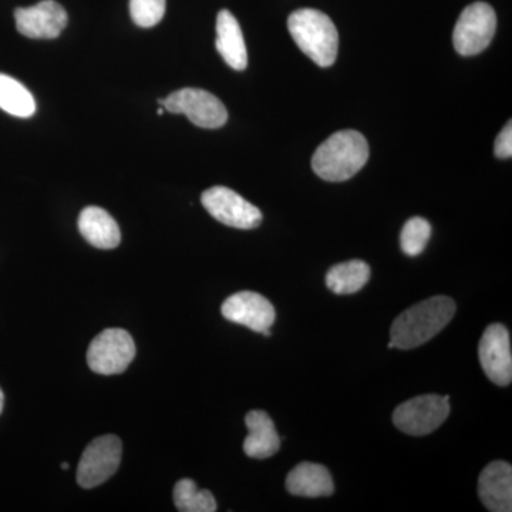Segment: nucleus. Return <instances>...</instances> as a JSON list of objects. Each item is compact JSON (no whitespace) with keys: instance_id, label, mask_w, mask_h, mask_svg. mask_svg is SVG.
Segmentation results:
<instances>
[{"instance_id":"nucleus-1","label":"nucleus","mask_w":512,"mask_h":512,"mask_svg":"<svg viewBox=\"0 0 512 512\" xmlns=\"http://www.w3.org/2000/svg\"><path fill=\"white\" fill-rule=\"evenodd\" d=\"M456 313V303L447 296H434L400 313L390 329L389 348H419L439 335Z\"/></svg>"},{"instance_id":"nucleus-2","label":"nucleus","mask_w":512,"mask_h":512,"mask_svg":"<svg viewBox=\"0 0 512 512\" xmlns=\"http://www.w3.org/2000/svg\"><path fill=\"white\" fill-rule=\"evenodd\" d=\"M369 160V144L359 131L342 130L320 144L312 168L322 180L342 183L359 173Z\"/></svg>"},{"instance_id":"nucleus-3","label":"nucleus","mask_w":512,"mask_h":512,"mask_svg":"<svg viewBox=\"0 0 512 512\" xmlns=\"http://www.w3.org/2000/svg\"><path fill=\"white\" fill-rule=\"evenodd\" d=\"M288 30L299 49L313 63L330 67L338 57L339 35L328 15L316 9H299L288 19Z\"/></svg>"},{"instance_id":"nucleus-4","label":"nucleus","mask_w":512,"mask_h":512,"mask_svg":"<svg viewBox=\"0 0 512 512\" xmlns=\"http://www.w3.org/2000/svg\"><path fill=\"white\" fill-rule=\"evenodd\" d=\"M136 357V343L124 329L103 330L90 343L87 363L94 373L120 375Z\"/></svg>"},{"instance_id":"nucleus-5","label":"nucleus","mask_w":512,"mask_h":512,"mask_svg":"<svg viewBox=\"0 0 512 512\" xmlns=\"http://www.w3.org/2000/svg\"><path fill=\"white\" fill-rule=\"evenodd\" d=\"M450 414V397L426 394L404 402L394 410L393 423L410 436H427L439 429Z\"/></svg>"},{"instance_id":"nucleus-6","label":"nucleus","mask_w":512,"mask_h":512,"mask_svg":"<svg viewBox=\"0 0 512 512\" xmlns=\"http://www.w3.org/2000/svg\"><path fill=\"white\" fill-rule=\"evenodd\" d=\"M497 16L488 3L476 2L461 13L454 28V47L461 56H476L490 46Z\"/></svg>"},{"instance_id":"nucleus-7","label":"nucleus","mask_w":512,"mask_h":512,"mask_svg":"<svg viewBox=\"0 0 512 512\" xmlns=\"http://www.w3.org/2000/svg\"><path fill=\"white\" fill-rule=\"evenodd\" d=\"M123 447L119 437L109 434L94 439L84 450L77 467V483L94 488L106 483L119 470Z\"/></svg>"},{"instance_id":"nucleus-8","label":"nucleus","mask_w":512,"mask_h":512,"mask_svg":"<svg viewBox=\"0 0 512 512\" xmlns=\"http://www.w3.org/2000/svg\"><path fill=\"white\" fill-rule=\"evenodd\" d=\"M163 107L174 114H185L201 128H220L227 123L228 111L220 99L201 89L178 90L165 97Z\"/></svg>"},{"instance_id":"nucleus-9","label":"nucleus","mask_w":512,"mask_h":512,"mask_svg":"<svg viewBox=\"0 0 512 512\" xmlns=\"http://www.w3.org/2000/svg\"><path fill=\"white\" fill-rule=\"evenodd\" d=\"M202 205L211 217L237 229H254L262 222V212L231 188L212 187L202 194Z\"/></svg>"},{"instance_id":"nucleus-10","label":"nucleus","mask_w":512,"mask_h":512,"mask_svg":"<svg viewBox=\"0 0 512 512\" xmlns=\"http://www.w3.org/2000/svg\"><path fill=\"white\" fill-rule=\"evenodd\" d=\"M221 312L229 322L247 326L264 336H271L269 329L275 323V308L265 296L259 293L249 291L235 293L222 303Z\"/></svg>"},{"instance_id":"nucleus-11","label":"nucleus","mask_w":512,"mask_h":512,"mask_svg":"<svg viewBox=\"0 0 512 512\" xmlns=\"http://www.w3.org/2000/svg\"><path fill=\"white\" fill-rule=\"evenodd\" d=\"M481 367L491 382L508 386L512 380L510 333L501 323L488 326L478 348Z\"/></svg>"},{"instance_id":"nucleus-12","label":"nucleus","mask_w":512,"mask_h":512,"mask_svg":"<svg viewBox=\"0 0 512 512\" xmlns=\"http://www.w3.org/2000/svg\"><path fill=\"white\" fill-rule=\"evenodd\" d=\"M16 28L29 39H56L66 29L67 12L55 0H42L30 8L15 10Z\"/></svg>"},{"instance_id":"nucleus-13","label":"nucleus","mask_w":512,"mask_h":512,"mask_svg":"<svg viewBox=\"0 0 512 512\" xmlns=\"http://www.w3.org/2000/svg\"><path fill=\"white\" fill-rule=\"evenodd\" d=\"M478 495L488 511H512V468L505 461H493L481 471Z\"/></svg>"},{"instance_id":"nucleus-14","label":"nucleus","mask_w":512,"mask_h":512,"mask_svg":"<svg viewBox=\"0 0 512 512\" xmlns=\"http://www.w3.org/2000/svg\"><path fill=\"white\" fill-rule=\"evenodd\" d=\"M215 46L229 67L237 72L247 69L248 53L244 35L238 20L229 10L224 9L218 13Z\"/></svg>"},{"instance_id":"nucleus-15","label":"nucleus","mask_w":512,"mask_h":512,"mask_svg":"<svg viewBox=\"0 0 512 512\" xmlns=\"http://www.w3.org/2000/svg\"><path fill=\"white\" fill-rule=\"evenodd\" d=\"M245 424L248 427V436L244 441V451L248 457L256 460H264L275 456L281 447L278 431L275 429L274 421L268 413L262 410L249 412L245 417Z\"/></svg>"},{"instance_id":"nucleus-16","label":"nucleus","mask_w":512,"mask_h":512,"mask_svg":"<svg viewBox=\"0 0 512 512\" xmlns=\"http://www.w3.org/2000/svg\"><path fill=\"white\" fill-rule=\"evenodd\" d=\"M286 490L298 497H329L335 491V484L325 466L301 463L286 477Z\"/></svg>"},{"instance_id":"nucleus-17","label":"nucleus","mask_w":512,"mask_h":512,"mask_svg":"<svg viewBox=\"0 0 512 512\" xmlns=\"http://www.w3.org/2000/svg\"><path fill=\"white\" fill-rule=\"evenodd\" d=\"M79 231L83 238L99 249L119 247L121 234L116 220L99 207H87L80 212Z\"/></svg>"},{"instance_id":"nucleus-18","label":"nucleus","mask_w":512,"mask_h":512,"mask_svg":"<svg viewBox=\"0 0 512 512\" xmlns=\"http://www.w3.org/2000/svg\"><path fill=\"white\" fill-rule=\"evenodd\" d=\"M369 279L370 266L355 259L332 266L326 275V285L336 295H350L365 288Z\"/></svg>"},{"instance_id":"nucleus-19","label":"nucleus","mask_w":512,"mask_h":512,"mask_svg":"<svg viewBox=\"0 0 512 512\" xmlns=\"http://www.w3.org/2000/svg\"><path fill=\"white\" fill-rule=\"evenodd\" d=\"M0 109L20 119H28L36 113V101L22 83L0 73Z\"/></svg>"},{"instance_id":"nucleus-20","label":"nucleus","mask_w":512,"mask_h":512,"mask_svg":"<svg viewBox=\"0 0 512 512\" xmlns=\"http://www.w3.org/2000/svg\"><path fill=\"white\" fill-rule=\"evenodd\" d=\"M174 504L181 512L217 511V501L211 491L200 490L190 478H184L175 484Z\"/></svg>"},{"instance_id":"nucleus-21","label":"nucleus","mask_w":512,"mask_h":512,"mask_svg":"<svg viewBox=\"0 0 512 512\" xmlns=\"http://www.w3.org/2000/svg\"><path fill=\"white\" fill-rule=\"evenodd\" d=\"M431 235L430 222L424 218L414 217L404 224L400 234V245L407 256H419L429 244Z\"/></svg>"},{"instance_id":"nucleus-22","label":"nucleus","mask_w":512,"mask_h":512,"mask_svg":"<svg viewBox=\"0 0 512 512\" xmlns=\"http://www.w3.org/2000/svg\"><path fill=\"white\" fill-rule=\"evenodd\" d=\"M130 15L140 28H154L165 15V0H130Z\"/></svg>"},{"instance_id":"nucleus-23","label":"nucleus","mask_w":512,"mask_h":512,"mask_svg":"<svg viewBox=\"0 0 512 512\" xmlns=\"http://www.w3.org/2000/svg\"><path fill=\"white\" fill-rule=\"evenodd\" d=\"M494 153L498 158H511L512 156V126L511 121L498 134L494 144Z\"/></svg>"},{"instance_id":"nucleus-24","label":"nucleus","mask_w":512,"mask_h":512,"mask_svg":"<svg viewBox=\"0 0 512 512\" xmlns=\"http://www.w3.org/2000/svg\"><path fill=\"white\" fill-rule=\"evenodd\" d=\"M3 403H5V394H3L2 389H0V413L3 412Z\"/></svg>"},{"instance_id":"nucleus-25","label":"nucleus","mask_w":512,"mask_h":512,"mask_svg":"<svg viewBox=\"0 0 512 512\" xmlns=\"http://www.w3.org/2000/svg\"><path fill=\"white\" fill-rule=\"evenodd\" d=\"M164 111H165L164 107H160V109L157 110L158 116H161V114H164Z\"/></svg>"},{"instance_id":"nucleus-26","label":"nucleus","mask_w":512,"mask_h":512,"mask_svg":"<svg viewBox=\"0 0 512 512\" xmlns=\"http://www.w3.org/2000/svg\"><path fill=\"white\" fill-rule=\"evenodd\" d=\"M62 468H63V470H67V468H69V464L62 463Z\"/></svg>"}]
</instances>
